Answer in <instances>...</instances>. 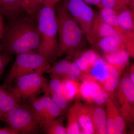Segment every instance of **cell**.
<instances>
[{"label": "cell", "mask_w": 134, "mask_h": 134, "mask_svg": "<svg viewBox=\"0 0 134 134\" xmlns=\"http://www.w3.org/2000/svg\"><path fill=\"white\" fill-rule=\"evenodd\" d=\"M0 44L2 52L12 55L38 49L40 36L37 19L22 15L5 25Z\"/></svg>", "instance_id": "6da1fadb"}, {"label": "cell", "mask_w": 134, "mask_h": 134, "mask_svg": "<svg viewBox=\"0 0 134 134\" xmlns=\"http://www.w3.org/2000/svg\"><path fill=\"white\" fill-rule=\"evenodd\" d=\"M55 10L58 25V57L77 56L85 46V35L63 5H58Z\"/></svg>", "instance_id": "7a4b0ae2"}, {"label": "cell", "mask_w": 134, "mask_h": 134, "mask_svg": "<svg viewBox=\"0 0 134 134\" xmlns=\"http://www.w3.org/2000/svg\"><path fill=\"white\" fill-rule=\"evenodd\" d=\"M37 21L40 36L38 53L52 62L58 57V21L54 7L43 6Z\"/></svg>", "instance_id": "3957f363"}, {"label": "cell", "mask_w": 134, "mask_h": 134, "mask_svg": "<svg viewBox=\"0 0 134 134\" xmlns=\"http://www.w3.org/2000/svg\"><path fill=\"white\" fill-rule=\"evenodd\" d=\"M47 59L34 51L17 54L14 64L2 86L5 89H10L13 81L18 77L31 73L46 72L50 66Z\"/></svg>", "instance_id": "277c9868"}, {"label": "cell", "mask_w": 134, "mask_h": 134, "mask_svg": "<svg viewBox=\"0 0 134 134\" xmlns=\"http://www.w3.org/2000/svg\"><path fill=\"white\" fill-rule=\"evenodd\" d=\"M0 121L6 122L20 134L37 133L41 128L38 118L31 106L21 103L5 114Z\"/></svg>", "instance_id": "5b68a950"}, {"label": "cell", "mask_w": 134, "mask_h": 134, "mask_svg": "<svg viewBox=\"0 0 134 134\" xmlns=\"http://www.w3.org/2000/svg\"><path fill=\"white\" fill-rule=\"evenodd\" d=\"M43 74L36 72L18 77L15 80V87L12 90L21 99L34 97L41 90L48 93V81Z\"/></svg>", "instance_id": "8992f818"}, {"label": "cell", "mask_w": 134, "mask_h": 134, "mask_svg": "<svg viewBox=\"0 0 134 134\" xmlns=\"http://www.w3.org/2000/svg\"><path fill=\"white\" fill-rule=\"evenodd\" d=\"M116 91L120 112L126 123L132 124L134 121V85L128 73L120 79Z\"/></svg>", "instance_id": "52a82bcc"}, {"label": "cell", "mask_w": 134, "mask_h": 134, "mask_svg": "<svg viewBox=\"0 0 134 134\" xmlns=\"http://www.w3.org/2000/svg\"><path fill=\"white\" fill-rule=\"evenodd\" d=\"M64 7L78 23L88 39L91 32L96 14L83 0H64Z\"/></svg>", "instance_id": "ba28073f"}, {"label": "cell", "mask_w": 134, "mask_h": 134, "mask_svg": "<svg viewBox=\"0 0 134 134\" xmlns=\"http://www.w3.org/2000/svg\"><path fill=\"white\" fill-rule=\"evenodd\" d=\"M80 85V95L88 104H95L102 106L105 105L110 96L103 86L95 81L86 78H82Z\"/></svg>", "instance_id": "9c48e42d"}, {"label": "cell", "mask_w": 134, "mask_h": 134, "mask_svg": "<svg viewBox=\"0 0 134 134\" xmlns=\"http://www.w3.org/2000/svg\"><path fill=\"white\" fill-rule=\"evenodd\" d=\"M108 36H114L122 39L126 43V38L103 21L98 14H96L91 32L87 39L92 45H95L97 42L103 38Z\"/></svg>", "instance_id": "30bf717a"}, {"label": "cell", "mask_w": 134, "mask_h": 134, "mask_svg": "<svg viewBox=\"0 0 134 134\" xmlns=\"http://www.w3.org/2000/svg\"><path fill=\"white\" fill-rule=\"evenodd\" d=\"M82 134H97L88 105L80 103L74 104Z\"/></svg>", "instance_id": "8fae6325"}, {"label": "cell", "mask_w": 134, "mask_h": 134, "mask_svg": "<svg viewBox=\"0 0 134 134\" xmlns=\"http://www.w3.org/2000/svg\"><path fill=\"white\" fill-rule=\"evenodd\" d=\"M97 134H107L106 111L103 106L95 104L88 105Z\"/></svg>", "instance_id": "7c38bea8"}, {"label": "cell", "mask_w": 134, "mask_h": 134, "mask_svg": "<svg viewBox=\"0 0 134 134\" xmlns=\"http://www.w3.org/2000/svg\"><path fill=\"white\" fill-rule=\"evenodd\" d=\"M107 65L108 63L104 59L99 57L87 72H83L82 79L86 78L91 79L103 86L107 76Z\"/></svg>", "instance_id": "4fadbf2b"}, {"label": "cell", "mask_w": 134, "mask_h": 134, "mask_svg": "<svg viewBox=\"0 0 134 134\" xmlns=\"http://www.w3.org/2000/svg\"><path fill=\"white\" fill-rule=\"evenodd\" d=\"M21 99L14 91H11L0 86V120L6 113L12 110L21 104Z\"/></svg>", "instance_id": "5bb4252c"}, {"label": "cell", "mask_w": 134, "mask_h": 134, "mask_svg": "<svg viewBox=\"0 0 134 134\" xmlns=\"http://www.w3.org/2000/svg\"><path fill=\"white\" fill-rule=\"evenodd\" d=\"M25 13L20 0H0V14L8 20L23 15Z\"/></svg>", "instance_id": "9a60e30c"}, {"label": "cell", "mask_w": 134, "mask_h": 134, "mask_svg": "<svg viewBox=\"0 0 134 134\" xmlns=\"http://www.w3.org/2000/svg\"><path fill=\"white\" fill-rule=\"evenodd\" d=\"M130 57L127 50L122 48L113 52L104 54V59L107 63L116 69L121 74L129 65Z\"/></svg>", "instance_id": "2e32d148"}, {"label": "cell", "mask_w": 134, "mask_h": 134, "mask_svg": "<svg viewBox=\"0 0 134 134\" xmlns=\"http://www.w3.org/2000/svg\"><path fill=\"white\" fill-rule=\"evenodd\" d=\"M95 45L97 46L104 54L113 52L122 48L126 49L124 40L120 38L114 36H108L103 38Z\"/></svg>", "instance_id": "e0dca14e"}, {"label": "cell", "mask_w": 134, "mask_h": 134, "mask_svg": "<svg viewBox=\"0 0 134 134\" xmlns=\"http://www.w3.org/2000/svg\"><path fill=\"white\" fill-rule=\"evenodd\" d=\"M120 75L116 69L108 63L107 76L103 87L112 99L114 93L119 85Z\"/></svg>", "instance_id": "ac0fdd59"}, {"label": "cell", "mask_w": 134, "mask_h": 134, "mask_svg": "<svg viewBox=\"0 0 134 134\" xmlns=\"http://www.w3.org/2000/svg\"><path fill=\"white\" fill-rule=\"evenodd\" d=\"M117 18L119 25L126 35L134 33V12L132 9L127 7L117 12Z\"/></svg>", "instance_id": "d6986e66"}, {"label": "cell", "mask_w": 134, "mask_h": 134, "mask_svg": "<svg viewBox=\"0 0 134 134\" xmlns=\"http://www.w3.org/2000/svg\"><path fill=\"white\" fill-rule=\"evenodd\" d=\"M76 57L75 62L82 72L86 73L100 56L94 50H88L81 53Z\"/></svg>", "instance_id": "ffe728a7"}, {"label": "cell", "mask_w": 134, "mask_h": 134, "mask_svg": "<svg viewBox=\"0 0 134 134\" xmlns=\"http://www.w3.org/2000/svg\"><path fill=\"white\" fill-rule=\"evenodd\" d=\"M99 14L105 23L111 27L120 35L126 38V33L121 28L118 23L117 12L116 10L108 8H102Z\"/></svg>", "instance_id": "44dd1931"}, {"label": "cell", "mask_w": 134, "mask_h": 134, "mask_svg": "<svg viewBox=\"0 0 134 134\" xmlns=\"http://www.w3.org/2000/svg\"><path fill=\"white\" fill-rule=\"evenodd\" d=\"M65 118L60 116L54 119L44 122L41 128L46 133L49 134H67L66 127L63 125Z\"/></svg>", "instance_id": "7402d4cb"}, {"label": "cell", "mask_w": 134, "mask_h": 134, "mask_svg": "<svg viewBox=\"0 0 134 134\" xmlns=\"http://www.w3.org/2000/svg\"><path fill=\"white\" fill-rule=\"evenodd\" d=\"M79 82L67 78H63L62 94L69 102L80 97Z\"/></svg>", "instance_id": "603a6c76"}, {"label": "cell", "mask_w": 134, "mask_h": 134, "mask_svg": "<svg viewBox=\"0 0 134 134\" xmlns=\"http://www.w3.org/2000/svg\"><path fill=\"white\" fill-rule=\"evenodd\" d=\"M50 98V95L48 93H44V94L40 97H34L29 99L30 105L37 115L40 123L43 118Z\"/></svg>", "instance_id": "cb8c5ba5"}, {"label": "cell", "mask_w": 134, "mask_h": 134, "mask_svg": "<svg viewBox=\"0 0 134 134\" xmlns=\"http://www.w3.org/2000/svg\"><path fill=\"white\" fill-rule=\"evenodd\" d=\"M66 129L67 134H82L74 104L68 111V121Z\"/></svg>", "instance_id": "d4e9b609"}, {"label": "cell", "mask_w": 134, "mask_h": 134, "mask_svg": "<svg viewBox=\"0 0 134 134\" xmlns=\"http://www.w3.org/2000/svg\"><path fill=\"white\" fill-rule=\"evenodd\" d=\"M64 112H65L62 110L50 97L43 118L40 122V127L44 122L56 119L63 115Z\"/></svg>", "instance_id": "484cf974"}, {"label": "cell", "mask_w": 134, "mask_h": 134, "mask_svg": "<svg viewBox=\"0 0 134 134\" xmlns=\"http://www.w3.org/2000/svg\"><path fill=\"white\" fill-rule=\"evenodd\" d=\"M71 62L67 59L60 60L54 64L52 66H50L46 73L50 75L64 78Z\"/></svg>", "instance_id": "4316f807"}, {"label": "cell", "mask_w": 134, "mask_h": 134, "mask_svg": "<svg viewBox=\"0 0 134 134\" xmlns=\"http://www.w3.org/2000/svg\"><path fill=\"white\" fill-rule=\"evenodd\" d=\"M115 102L113 99L109 98L106 102L105 105L106 113L107 117V127L108 134H114L115 127H114V118L113 105Z\"/></svg>", "instance_id": "83f0119b"}, {"label": "cell", "mask_w": 134, "mask_h": 134, "mask_svg": "<svg viewBox=\"0 0 134 134\" xmlns=\"http://www.w3.org/2000/svg\"><path fill=\"white\" fill-rule=\"evenodd\" d=\"M25 10L26 13L29 16L37 19L38 12L43 5L39 0H20Z\"/></svg>", "instance_id": "f1b7e54d"}, {"label": "cell", "mask_w": 134, "mask_h": 134, "mask_svg": "<svg viewBox=\"0 0 134 134\" xmlns=\"http://www.w3.org/2000/svg\"><path fill=\"white\" fill-rule=\"evenodd\" d=\"M128 0H101L98 7L112 9L118 12L128 7Z\"/></svg>", "instance_id": "f546056e"}, {"label": "cell", "mask_w": 134, "mask_h": 134, "mask_svg": "<svg viewBox=\"0 0 134 134\" xmlns=\"http://www.w3.org/2000/svg\"><path fill=\"white\" fill-rule=\"evenodd\" d=\"M50 81L48 83V93L62 94L63 78L60 77L50 75Z\"/></svg>", "instance_id": "4dcf8cb0"}, {"label": "cell", "mask_w": 134, "mask_h": 134, "mask_svg": "<svg viewBox=\"0 0 134 134\" xmlns=\"http://www.w3.org/2000/svg\"><path fill=\"white\" fill-rule=\"evenodd\" d=\"M83 73L76 63L75 62H72L64 78L79 82V81L81 80Z\"/></svg>", "instance_id": "1f68e13d"}, {"label": "cell", "mask_w": 134, "mask_h": 134, "mask_svg": "<svg viewBox=\"0 0 134 134\" xmlns=\"http://www.w3.org/2000/svg\"><path fill=\"white\" fill-rule=\"evenodd\" d=\"M49 95L53 101L62 110L65 112L68 106L69 102L65 98L62 94L52 93H50Z\"/></svg>", "instance_id": "d6a6232c"}, {"label": "cell", "mask_w": 134, "mask_h": 134, "mask_svg": "<svg viewBox=\"0 0 134 134\" xmlns=\"http://www.w3.org/2000/svg\"><path fill=\"white\" fill-rule=\"evenodd\" d=\"M12 55L0 53V79L2 77L4 70L12 59Z\"/></svg>", "instance_id": "836d02e7"}, {"label": "cell", "mask_w": 134, "mask_h": 134, "mask_svg": "<svg viewBox=\"0 0 134 134\" xmlns=\"http://www.w3.org/2000/svg\"><path fill=\"white\" fill-rule=\"evenodd\" d=\"M18 131L10 127H0V134H20Z\"/></svg>", "instance_id": "e575fe53"}, {"label": "cell", "mask_w": 134, "mask_h": 134, "mask_svg": "<svg viewBox=\"0 0 134 134\" xmlns=\"http://www.w3.org/2000/svg\"><path fill=\"white\" fill-rule=\"evenodd\" d=\"M60 0H39L43 6L55 7L56 4L59 2Z\"/></svg>", "instance_id": "d590c367"}, {"label": "cell", "mask_w": 134, "mask_h": 134, "mask_svg": "<svg viewBox=\"0 0 134 134\" xmlns=\"http://www.w3.org/2000/svg\"><path fill=\"white\" fill-rule=\"evenodd\" d=\"M3 17L2 15L0 14V39L2 37L3 31H4L5 24L3 21Z\"/></svg>", "instance_id": "8d00e7d4"}, {"label": "cell", "mask_w": 134, "mask_h": 134, "mask_svg": "<svg viewBox=\"0 0 134 134\" xmlns=\"http://www.w3.org/2000/svg\"><path fill=\"white\" fill-rule=\"evenodd\" d=\"M129 77L130 81L134 85V66L133 65L130 69L129 73L128 74Z\"/></svg>", "instance_id": "74e56055"}, {"label": "cell", "mask_w": 134, "mask_h": 134, "mask_svg": "<svg viewBox=\"0 0 134 134\" xmlns=\"http://www.w3.org/2000/svg\"><path fill=\"white\" fill-rule=\"evenodd\" d=\"M85 2L89 4L97 5L99 7L101 0H83Z\"/></svg>", "instance_id": "f35d334b"}, {"label": "cell", "mask_w": 134, "mask_h": 134, "mask_svg": "<svg viewBox=\"0 0 134 134\" xmlns=\"http://www.w3.org/2000/svg\"><path fill=\"white\" fill-rule=\"evenodd\" d=\"M129 2V5L131 7V9L133 10L134 0H128Z\"/></svg>", "instance_id": "ab89813d"}, {"label": "cell", "mask_w": 134, "mask_h": 134, "mask_svg": "<svg viewBox=\"0 0 134 134\" xmlns=\"http://www.w3.org/2000/svg\"><path fill=\"white\" fill-rule=\"evenodd\" d=\"M2 49L1 47V45H0V53H2Z\"/></svg>", "instance_id": "60d3db41"}]
</instances>
